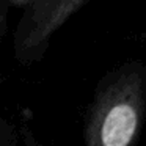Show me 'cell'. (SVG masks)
<instances>
[{
    "instance_id": "3957f363",
    "label": "cell",
    "mask_w": 146,
    "mask_h": 146,
    "mask_svg": "<svg viewBox=\"0 0 146 146\" xmlns=\"http://www.w3.org/2000/svg\"><path fill=\"white\" fill-rule=\"evenodd\" d=\"M0 146H13V140L10 137H7L3 126H0Z\"/></svg>"
},
{
    "instance_id": "277c9868",
    "label": "cell",
    "mask_w": 146,
    "mask_h": 146,
    "mask_svg": "<svg viewBox=\"0 0 146 146\" xmlns=\"http://www.w3.org/2000/svg\"><path fill=\"white\" fill-rule=\"evenodd\" d=\"M10 2H11L13 5H17V7H24V5L27 7V5L32 2V0H10Z\"/></svg>"
},
{
    "instance_id": "7a4b0ae2",
    "label": "cell",
    "mask_w": 146,
    "mask_h": 146,
    "mask_svg": "<svg viewBox=\"0 0 146 146\" xmlns=\"http://www.w3.org/2000/svg\"><path fill=\"white\" fill-rule=\"evenodd\" d=\"M88 0H32L25 7L16 32V52L33 58L44 50L50 38Z\"/></svg>"
},
{
    "instance_id": "6da1fadb",
    "label": "cell",
    "mask_w": 146,
    "mask_h": 146,
    "mask_svg": "<svg viewBox=\"0 0 146 146\" xmlns=\"http://www.w3.org/2000/svg\"><path fill=\"white\" fill-rule=\"evenodd\" d=\"M146 116V68L133 63L104 79L85 123V146H138Z\"/></svg>"
}]
</instances>
